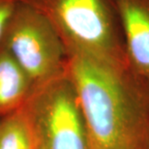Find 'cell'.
Masks as SVG:
<instances>
[{
  "mask_svg": "<svg viewBox=\"0 0 149 149\" xmlns=\"http://www.w3.org/2000/svg\"><path fill=\"white\" fill-rule=\"evenodd\" d=\"M92 149L149 148V89L127 64L68 56Z\"/></svg>",
  "mask_w": 149,
  "mask_h": 149,
  "instance_id": "6da1fadb",
  "label": "cell"
},
{
  "mask_svg": "<svg viewBox=\"0 0 149 149\" xmlns=\"http://www.w3.org/2000/svg\"><path fill=\"white\" fill-rule=\"evenodd\" d=\"M46 16L68 56L127 64L124 38L113 0H26Z\"/></svg>",
  "mask_w": 149,
  "mask_h": 149,
  "instance_id": "7a4b0ae2",
  "label": "cell"
},
{
  "mask_svg": "<svg viewBox=\"0 0 149 149\" xmlns=\"http://www.w3.org/2000/svg\"><path fill=\"white\" fill-rule=\"evenodd\" d=\"M35 149H92L74 85L66 71L37 85L22 107Z\"/></svg>",
  "mask_w": 149,
  "mask_h": 149,
  "instance_id": "3957f363",
  "label": "cell"
},
{
  "mask_svg": "<svg viewBox=\"0 0 149 149\" xmlns=\"http://www.w3.org/2000/svg\"><path fill=\"white\" fill-rule=\"evenodd\" d=\"M30 77L40 85L66 71L68 54L49 19L26 0H19L2 43Z\"/></svg>",
  "mask_w": 149,
  "mask_h": 149,
  "instance_id": "277c9868",
  "label": "cell"
},
{
  "mask_svg": "<svg viewBox=\"0 0 149 149\" xmlns=\"http://www.w3.org/2000/svg\"><path fill=\"white\" fill-rule=\"evenodd\" d=\"M120 20L128 66L149 89V0H113Z\"/></svg>",
  "mask_w": 149,
  "mask_h": 149,
  "instance_id": "5b68a950",
  "label": "cell"
},
{
  "mask_svg": "<svg viewBox=\"0 0 149 149\" xmlns=\"http://www.w3.org/2000/svg\"><path fill=\"white\" fill-rule=\"evenodd\" d=\"M34 88L25 71L0 45V117L22 109Z\"/></svg>",
  "mask_w": 149,
  "mask_h": 149,
  "instance_id": "8992f818",
  "label": "cell"
},
{
  "mask_svg": "<svg viewBox=\"0 0 149 149\" xmlns=\"http://www.w3.org/2000/svg\"><path fill=\"white\" fill-rule=\"evenodd\" d=\"M0 149H35L22 108L0 117Z\"/></svg>",
  "mask_w": 149,
  "mask_h": 149,
  "instance_id": "52a82bcc",
  "label": "cell"
},
{
  "mask_svg": "<svg viewBox=\"0 0 149 149\" xmlns=\"http://www.w3.org/2000/svg\"><path fill=\"white\" fill-rule=\"evenodd\" d=\"M19 2V0H0V45L2 43L6 26Z\"/></svg>",
  "mask_w": 149,
  "mask_h": 149,
  "instance_id": "ba28073f",
  "label": "cell"
},
{
  "mask_svg": "<svg viewBox=\"0 0 149 149\" xmlns=\"http://www.w3.org/2000/svg\"><path fill=\"white\" fill-rule=\"evenodd\" d=\"M148 149H149V148H148Z\"/></svg>",
  "mask_w": 149,
  "mask_h": 149,
  "instance_id": "9c48e42d",
  "label": "cell"
}]
</instances>
